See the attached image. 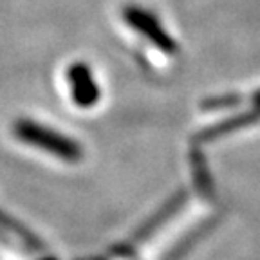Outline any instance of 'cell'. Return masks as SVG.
I'll return each mask as SVG.
<instances>
[{
  "label": "cell",
  "mask_w": 260,
  "mask_h": 260,
  "mask_svg": "<svg viewBox=\"0 0 260 260\" xmlns=\"http://www.w3.org/2000/svg\"><path fill=\"white\" fill-rule=\"evenodd\" d=\"M13 132L20 141L27 143L31 146H37L47 154L60 157L61 161L78 162L83 157V150L74 139L60 134L56 130L49 128L45 125H40L31 119H18L13 126Z\"/></svg>",
  "instance_id": "cell-1"
},
{
  "label": "cell",
  "mask_w": 260,
  "mask_h": 260,
  "mask_svg": "<svg viewBox=\"0 0 260 260\" xmlns=\"http://www.w3.org/2000/svg\"><path fill=\"white\" fill-rule=\"evenodd\" d=\"M123 18L132 29L143 35L145 38L152 42L157 49H161L162 53L174 54L179 51V45L174 38L165 31V27L161 25V22L152 15L150 11H146L138 6H126L123 9Z\"/></svg>",
  "instance_id": "cell-2"
},
{
  "label": "cell",
  "mask_w": 260,
  "mask_h": 260,
  "mask_svg": "<svg viewBox=\"0 0 260 260\" xmlns=\"http://www.w3.org/2000/svg\"><path fill=\"white\" fill-rule=\"evenodd\" d=\"M67 80L71 85V98H73L74 105L81 109H89L94 107L102 96L100 87L94 81L92 73H90L89 65L85 63H74L67 69Z\"/></svg>",
  "instance_id": "cell-3"
},
{
  "label": "cell",
  "mask_w": 260,
  "mask_h": 260,
  "mask_svg": "<svg viewBox=\"0 0 260 260\" xmlns=\"http://www.w3.org/2000/svg\"><path fill=\"white\" fill-rule=\"evenodd\" d=\"M183 201H184V193H179L177 197H174L172 201H168V203L165 204V208H162V210L159 211L157 215H154V219L148 220V222H146L145 226H143L141 230H139V233H136V235L132 237V240H128V242L121 244V248H119L118 251H114V255H125V253L134 251V249L138 248V246L143 242V240L148 239V237H150L159 226H162V224L167 222V220L170 219L172 215H174V213L179 210V208L183 206Z\"/></svg>",
  "instance_id": "cell-4"
},
{
  "label": "cell",
  "mask_w": 260,
  "mask_h": 260,
  "mask_svg": "<svg viewBox=\"0 0 260 260\" xmlns=\"http://www.w3.org/2000/svg\"><path fill=\"white\" fill-rule=\"evenodd\" d=\"M256 121H260L258 109H253L251 112L237 114L233 118L224 119V121L217 123V125H211V126H208L206 130L199 132V134L195 136V141L204 143V141H211V139L222 138V136L230 134V132H235V130H240V128H244V126H249Z\"/></svg>",
  "instance_id": "cell-5"
},
{
  "label": "cell",
  "mask_w": 260,
  "mask_h": 260,
  "mask_svg": "<svg viewBox=\"0 0 260 260\" xmlns=\"http://www.w3.org/2000/svg\"><path fill=\"white\" fill-rule=\"evenodd\" d=\"M191 167H193L195 174V184L199 188V191L203 195H211L213 188H211V177L208 175L206 165H204V157L199 152H191Z\"/></svg>",
  "instance_id": "cell-6"
},
{
  "label": "cell",
  "mask_w": 260,
  "mask_h": 260,
  "mask_svg": "<svg viewBox=\"0 0 260 260\" xmlns=\"http://www.w3.org/2000/svg\"><path fill=\"white\" fill-rule=\"evenodd\" d=\"M0 226L6 228V230H9L11 233H15V235H18L22 240H24L25 244H29V248L32 249H40V242H38V239L35 235H31V233L25 230L24 226H20V224L16 222V220H11L8 219V217L0 211Z\"/></svg>",
  "instance_id": "cell-7"
},
{
  "label": "cell",
  "mask_w": 260,
  "mask_h": 260,
  "mask_svg": "<svg viewBox=\"0 0 260 260\" xmlns=\"http://www.w3.org/2000/svg\"><path fill=\"white\" fill-rule=\"evenodd\" d=\"M242 102L239 94H224V96L210 98L203 103L204 110H222V109H233Z\"/></svg>",
  "instance_id": "cell-8"
},
{
  "label": "cell",
  "mask_w": 260,
  "mask_h": 260,
  "mask_svg": "<svg viewBox=\"0 0 260 260\" xmlns=\"http://www.w3.org/2000/svg\"><path fill=\"white\" fill-rule=\"evenodd\" d=\"M253 103H255V109L260 110V90L255 92V96H253Z\"/></svg>",
  "instance_id": "cell-9"
},
{
  "label": "cell",
  "mask_w": 260,
  "mask_h": 260,
  "mask_svg": "<svg viewBox=\"0 0 260 260\" xmlns=\"http://www.w3.org/2000/svg\"><path fill=\"white\" fill-rule=\"evenodd\" d=\"M47 260H53V258H47Z\"/></svg>",
  "instance_id": "cell-10"
}]
</instances>
